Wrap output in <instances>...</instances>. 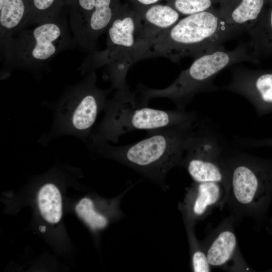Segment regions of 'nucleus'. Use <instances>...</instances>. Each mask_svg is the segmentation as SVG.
<instances>
[{
	"label": "nucleus",
	"mask_w": 272,
	"mask_h": 272,
	"mask_svg": "<svg viewBox=\"0 0 272 272\" xmlns=\"http://www.w3.org/2000/svg\"><path fill=\"white\" fill-rule=\"evenodd\" d=\"M199 124L198 118L149 130L145 139L125 146H114L91 135L86 145L96 154L118 161L164 186L169 171L181 166L187 141Z\"/></svg>",
	"instance_id": "1"
},
{
	"label": "nucleus",
	"mask_w": 272,
	"mask_h": 272,
	"mask_svg": "<svg viewBox=\"0 0 272 272\" xmlns=\"http://www.w3.org/2000/svg\"><path fill=\"white\" fill-rule=\"evenodd\" d=\"M247 31L227 23L218 9L180 19L166 32L140 43L135 51L137 62L147 58L162 56L176 62L191 56L195 58L223 46L228 40Z\"/></svg>",
	"instance_id": "2"
},
{
	"label": "nucleus",
	"mask_w": 272,
	"mask_h": 272,
	"mask_svg": "<svg viewBox=\"0 0 272 272\" xmlns=\"http://www.w3.org/2000/svg\"><path fill=\"white\" fill-rule=\"evenodd\" d=\"M77 44L66 18L60 15L25 28L1 41V78L15 70L37 72L60 52Z\"/></svg>",
	"instance_id": "3"
},
{
	"label": "nucleus",
	"mask_w": 272,
	"mask_h": 272,
	"mask_svg": "<svg viewBox=\"0 0 272 272\" xmlns=\"http://www.w3.org/2000/svg\"><path fill=\"white\" fill-rule=\"evenodd\" d=\"M245 61L258 63L249 42L240 44L231 50L225 49L223 46L195 58L170 86L155 89L140 85L136 92L141 102L147 106L151 99L166 98L172 101L177 109L186 110L196 95L218 90L214 80L221 71Z\"/></svg>",
	"instance_id": "4"
},
{
	"label": "nucleus",
	"mask_w": 272,
	"mask_h": 272,
	"mask_svg": "<svg viewBox=\"0 0 272 272\" xmlns=\"http://www.w3.org/2000/svg\"><path fill=\"white\" fill-rule=\"evenodd\" d=\"M103 111L104 116L92 135L112 143H116L121 135L133 130L168 127L199 118L195 111L148 107L128 87L116 90L107 100Z\"/></svg>",
	"instance_id": "5"
},
{
	"label": "nucleus",
	"mask_w": 272,
	"mask_h": 272,
	"mask_svg": "<svg viewBox=\"0 0 272 272\" xmlns=\"http://www.w3.org/2000/svg\"><path fill=\"white\" fill-rule=\"evenodd\" d=\"M227 200L237 212L262 218L272 202V158L241 152H224Z\"/></svg>",
	"instance_id": "6"
},
{
	"label": "nucleus",
	"mask_w": 272,
	"mask_h": 272,
	"mask_svg": "<svg viewBox=\"0 0 272 272\" xmlns=\"http://www.w3.org/2000/svg\"><path fill=\"white\" fill-rule=\"evenodd\" d=\"M95 71L69 88L52 107L53 119L50 131L41 137L43 144L60 136L71 135L86 144L93 132V126L103 111L110 89L96 86Z\"/></svg>",
	"instance_id": "7"
},
{
	"label": "nucleus",
	"mask_w": 272,
	"mask_h": 272,
	"mask_svg": "<svg viewBox=\"0 0 272 272\" xmlns=\"http://www.w3.org/2000/svg\"><path fill=\"white\" fill-rule=\"evenodd\" d=\"M137 12L130 5H120L106 33V47L89 54L79 68L82 74L105 66V77L116 90L127 86L126 77L134 62L135 50L141 38Z\"/></svg>",
	"instance_id": "8"
},
{
	"label": "nucleus",
	"mask_w": 272,
	"mask_h": 272,
	"mask_svg": "<svg viewBox=\"0 0 272 272\" xmlns=\"http://www.w3.org/2000/svg\"><path fill=\"white\" fill-rule=\"evenodd\" d=\"M199 125L189 137L181 164L194 182L228 184L225 150L218 135Z\"/></svg>",
	"instance_id": "9"
},
{
	"label": "nucleus",
	"mask_w": 272,
	"mask_h": 272,
	"mask_svg": "<svg viewBox=\"0 0 272 272\" xmlns=\"http://www.w3.org/2000/svg\"><path fill=\"white\" fill-rule=\"evenodd\" d=\"M231 72V80L223 90L244 97L252 105L258 116L272 112V69L234 67Z\"/></svg>",
	"instance_id": "10"
},
{
	"label": "nucleus",
	"mask_w": 272,
	"mask_h": 272,
	"mask_svg": "<svg viewBox=\"0 0 272 272\" xmlns=\"http://www.w3.org/2000/svg\"><path fill=\"white\" fill-rule=\"evenodd\" d=\"M227 200V191L221 184L214 182H193L186 189L179 205L185 225L194 226L212 210Z\"/></svg>",
	"instance_id": "11"
},
{
	"label": "nucleus",
	"mask_w": 272,
	"mask_h": 272,
	"mask_svg": "<svg viewBox=\"0 0 272 272\" xmlns=\"http://www.w3.org/2000/svg\"><path fill=\"white\" fill-rule=\"evenodd\" d=\"M120 5V0H96L94 10L86 16L69 22L76 44L89 52L95 50L98 38L106 32Z\"/></svg>",
	"instance_id": "12"
},
{
	"label": "nucleus",
	"mask_w": 272,
	"mask_h": 272,
	"mask_svg": "<svg viewBox=\"0 0 272 272\" xmlns=\"http://www.w3.org/2000/svg\"><path fill=\"white\" fill-rule=\"evenodd\" d=\"M133 9L138 14L140 25L141 39L139 43L168 30L178 22L181 16L167 3Z\"/></svg>",
	"instance_id": "13"
},
{
	"label": "nucleus",
	"mask_w": 272,
	"mask_h": 272,
	"mask_svg": "<svg viewBox=\"0 0 272 272\" xmlns=\"http://www.w3.org/2000/svg\"><path fill=\"white\" fill-rule=\"evenodd\" d=\"M265 2L266 0H219L218 10L227 23L248 31L262 15Z\"/></svg>",
	"instance_id": "14"
},
{
	"label": "nucleus",
	"mask_w": 272,
	"mask_h": 272,
	"mask_svg": "<svg viewBox=\"0 0 272 272\" xmlns=\"http://www.w3.org/2000/svg\"><path fill=\"white\" fill-rule=\"evenodd\" d=\"M203 247L211 266L226 265L237 251V239L232 227L227 223L220 226Z\"/></svg>",
	"instance_id": "15"
},
{
	"label": "nucleus",
	"mask_w": 272,
	"mask_h": 272,
	"mask_svg": "<svg viewBox=\"0 0 272 272\" xmlns=\"http://www.w3.org/2000/svg\"><path fill=\"white\" fill-rule=\"evenodd\" d=\"M29 0H0V42L26 27Z\"/></svg>",
	"instance_id": "16"
},
{
	"label": "nucleus",
	"mask_w": 272,
	"mask_h": 272,
	"mask_svg": "<svg viewBox=\"0 0 272 272\" xmlns=\"http://www.w3.org/2000/svg\"><path fill=\"white\" fill-rule=\"evenodd\" d=\"M249 42L256 59L272 56V7L262 13L255 24L248 31Z\"/></svg>",
	"instance_id": "17"
},
{
	"label": "nucleus",
	"mask_w": 272,
	"mask_h": 272,
	"mask_svg": "<svg viewBox=\"0 0 272 272\" xmlns=\"http://www.w3.org/2000/svg\"><path fill=\"white\" fill-rule=\"evenodd\" d=\"M37 202L43 219L50 224L58 223L62 217V198L59 188L53 182H47L40 188Z\"/></svg>",
	"instance_id": "18"
},
{
	"label": "nucleus",
	"mask_w": 272,
	"mask_h": 272,
	"mask_svg": "<svg viewBox=\"0 0 272 272\" xmlns=\"http://www.w3.org/2000/svg\"><path fill=\"white\" fill-rule=\"evenodd\" d=\"M68 3L69 0H29L26 27L60 15Z\"/></svg>",
	"instance_id": "19"
},
{
	"label": "nucleus",
	"mask_w": 272,
	"mask_h": 272,
	"mask_svg": "<svg viewBox=\"0 0 272 272\" xmlns=\"http://www.w3.org/2000/svg\"><path fill=\"white\" fill-rule=\"evenodd\" d=\"M75 210L93 231L103 229L109 223L108 218L96 210L93 200L89 197L81 199L76 205Z\"/></svg>",
	"instance_id": "20"
},
{
	"label": "nucleus",
	"mask_w": 272,
	"mask_h": 272,
	"mask_svg": "<svg viewBox=\"0 0 272 272\" xmlns=\"http://www.w3.org/2000/svg\"><path fill=\"white\" fill-rule=\"evenodd\" d=\"M190 249L191 267L194 272H210L211 266L201 243L196 239L193 225H185Z\"/></svg>",
	"instance_id": "21"
},
{
	"label": "nucleus",
	"mask_w": 272,
	"mask_h": 272,
	"mask_svg": "<svg viewBox=\"0 0 272 272\" xmlns=\"http://www.w3.org/2000/svg\"><path fill=\"white\" fill-rule=\"evenodd\" d=\"M181 15L188 16L209 10L219 0H165Z\"/></svg>",
	"instance_id": "22"
},
{
	"label": "nucleus",
	"mask_w": 272,
	"mask_h": 272,
	"mask_svg": "<svg viewBox=\"0 0 272 272\" xmlns=\"http://www.w3.org/2000/svg\"><path fill=\"white\" fill-rule=\"evenodd\" d=\"M235 141L240 145L250 148H272V138L255 139L236 137Z\"/></svg>",
	"instance_id": "23"
},
{
	"label": "nucleus",
	"mask_w": 272,
	"mask_h": 272,
	"mask_svg": "<svg viewBox=\"0 0 272 272\" xmlns=\"http://www.w3.org/2000/svg\"><path fill=\"white\" fill-rule=\"evenodd\" d=\"M131 6L134 9L148 7L158 4L163 0H128ZM165 1V0H164Z\"/></svg>",
	"instance_id": "24"
},
{
	"label": "nucleus",
	"mask_w": 272,
	"mask_h": 272,
	"mask_svg": "<svg viewBox=\"0 0 272 272\" xmlns=\"http://www.w3.org/2000/svg\"><path fill=\"white\" fill-rule=\"evenodd\" d=\"M267 230L270 234H272V217L270 219L267 226Z\"/></svg>",
	"instance_id": "25"
},
{
	"label": "nucleus",
	"mask_w": 272,
	"mask_h": 272,
	"mask_svg": "<svg viewBox=\"0 0 272 272\" xmlns=\"http://www.w3.org/2000/svg\"><path fill=\"white\" fill-rule=\"evenodd\" d=\"M269 271H272V268H271L269 270Z\"/></svg>",
	"instance_id": "26"
}]
</instances>
